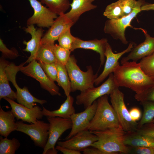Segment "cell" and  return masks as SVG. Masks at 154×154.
<instances>
[{"label":"cell","instance_id":"cell-36","mask_svg":"<svg viewBox=\"0 0 154 154\" xmlns=\"http://www.w3.org/2000/svg\"><path fill=\"white\" fill-rule=\"evenodd\" d=\"M135 99L140 102L149 101L154 102V86L143 92L139 94H135Z\"/></svg>","mask_w":154,"mask_h":154},{"label":"cell","instance_id":"cell-3","mask_svg":"<svg viewBox=\"0 0 154 154\" xmlns=\"http://www.w3.org/2000/svg\"><path fill=\"white\" fill-rule=\"evenodd\" d=\"M97 102L96 112L87 129L90 131H102L121 126L112 106L109 102L108 95L98 98Z\"/></svg>","mask_w":154,"mask_h":154},{"label":"cell","instance_id":"cell-1","mask_svg":"<svg viewBox=\"0 0 154 154\" xmlns=\"http://www.w3.org/2000/svg\"><path fill=\"white\" fill-rule=\"evenodd\" d=\"M122 65L118 66L113 73L119 87L129 88L138 94L154 86V78L144 73L139 63L128 61Z\"/></svg>","mask_w":154,"mask_h":154},{"label":"cell","instance_id":"cell-9","mask_svg":"<svg viewBox=\"0 0 154 154\" xmlns=\"http://www.w3.org/2000/svg\"><path fill=\"white\" fill-rule=\"evenodd\" d=\"M24 65L20 68L21 72L38 81L41 88L51 95L61 96L59 87L48 77L36 60H33L26 66Z\"/></svg>","mask_w":154,"mask_h":154},{"label":"cell","instance_id":"cell-39","mask_svg":"<svg viewBox=\"0 0 154 154\" xmlns=\"http://www.w3.org/2000/svg\"><path fill=\"white\" fill-rule=\"evenodd\" d=\"M136 131L141 134L154 138V123L152 122L145 124Z\"/></svg>","mask_w":154,"mask_h":154},{"label":"cell","instance_id":"cell-31","mask_svg":"<svg viewBox=\"0 0 154 154\" xmlns=\"http://www.w3.org/2000/svg\"><path fill=\"white\" fill-rule=\"evenodd\" d=\"M139 63L141 70L144 73L154 78V52L142 58Z\"/></svg>","mask_w":154,"mask_h":154},{"label":"cell","instance_id":"cell-4","mask_svg":"<svg viewBox=\"0 0 154 154\" xmlns=\"http://www.w3.org/2000/svg\"><path fill=\"white\" fill-rule=\"evenodd\" d=\"M70 79L71 92L76 90L83 92L94 87L97 73L94 74L93 68L91 65L86 67L87 70L83 72L80 70L77 64V61L73 55L70 56L65 65Z\"/></svg>","mask_w":154,"mask_h":154},{"label":"cell","instance_id":"cell-21","mask_svg":"<svg viewBox=\"0 0 154 154\" xmlns=\"http://www.w3.org/2000/svg\"><path fill=\"white\" fill-rule=\"evenodd\" d=\"M9 62L1 57L0 59V100L7 97L13 100H16V92L11 89L6 72V68Z\"/></svg>","mask_w":154,"mask_h":154},{"label":"cell","instance_id":"cell-6","mask_svg":"<svg viewBox=\"0 0 154 154\" xmlns=\"http://www.w3.org/2000/svg\"><path fill=\"white\" fill-rule=\"evenodd\" d=\"M110 101L120 125L126 132L135 131L138 123L131 118L124 101V94L117 88L110 95Z\"/></svg>","mask_w":154,"mask_h":154},{"label":"cell","instance_id":"cell-23","mask_svg":"<svg viewBox=\"0 0 154 154\" xmlns=\"http://www.w3.org/2000/svg\"><path fill=\"white\" fill-rule=\"evenodd\" d=\"M125 145L128 146H145L154 148V138L135 131L126 132L124 138Z\"/></svg>","mask_w":154,"mask_h":154},{"label":"cell","instance_id":"cell-22","mask_svg":"<svg viewBox=\"0 0 154 154\" xmlns=\"http://www.w3.org/2000/svg\"><path fill=\"white\" fill-rule=\"evenodd\" d=\"M74 99L70 95L67 97L64 102L60 105L59 109L51 111L44 107L42 108L44 116L51 117H59L66 119L70 118L71 116L75 113V109L73 106Z\"/></svg>","mask_w":154,"mask_h":154},{"label":"cell","instance_id":"cell-12","mask_svg":"<svg viewBox=\"0 0 154 154\" xmlns=\"http://www.w3.org/2000/svg\"><path fill=\"white\" fill-rule=\"evenodd\" d=\"M135 43L131 41L129 44L126 49L117 53H114L112 47L108 42L105 53L106 60L104 70L102 73L96 78L94 84L97 86L102 82L109 74L113 73L116 68L120 65L118 60L125 53L130 52Z\"/></svg>","mask_w":154,"mask_h":154},{"label":"cell","instance_id":"cell-26","mask_svg":"<svg viewBox=\"0 0 154 154\" xmlns=\"http://www.w3.org/2000/svg\"><path fill=\"white\" fill-rule=\"evenodd\" d=\"M54 44V43H52L42 44L35 60L46 63L56 62V60L53 50Z\"/></svg>","mask_w":154,"mask_h":154},{"label":"cell","instance_id":"cell-27","mask_svg":"<svg viewBox=\"0 0 154 154\" xmlns=\"http://www.w3.org/2000/svg\"><path fill=\"white\" fill-rule=\"evenodd\" d=\"M21 144L15 138L11 139L7 137H0V154H15L19 149Z\"/></svg>","mask_w":154,"mask_h":154},{"label":"cell","instance_id":"cell-2","mask_svg":"<svg viewBox=\"0 0 154 154\" xmlns=\"http://www.w3.org/2000/svg\"><path fill=\"white\" fill-rule=\"evenodd\" d=\"M90 131L97 136L98 139L91 146L99 149L104 154H129V147L124 142L126 132L121 126Z\"/></svg>","mask_w":154,"mask_h":154},{"label":"cell","instance_id":"cell-34","mask_svg":"<svg viewBox=\"0 0 154 154\" xmlns=\"http://www.w3.org/2000/svg\"><path fill=\"white\" fill-rule=\"evenodd\" d=\"M48 77L52 81H56L57 70L56 62L46 63L38 61Z\"/></svg>","mask_w":154,"mask_h":154},{"label":"cell","instance_id":"cell-32","mask_svg":"<svg viewBox=\"0 0 154 154\" xmlns=\"http://www.w3.org/2000/svg\"><path fill=\"white\" fill-rule=\"evenodd\" d=\"M54 52L56 61L65 66L70 57L71 51L59 44H54Z\"/></svg>","mask_w":154,"mask_h":154},{"label":"cell","instance_id":"cell-29","mask_svg":"<svg viewBox=\"0 0 154 154\" xmlns=\"http://www.w3.org/2000/svg\"><path fill=\"white\" fill-rule=\"evenodd\" d=\"M140 102L143 112L140 121L138 123L137 129L145 124L151 122L154 118V102L145 101Z\"/></svg>","mask_w":154,"mask_h":154},{"label":"cell","instance_id":"cell-30","mask_svg":"<svg viewBox=\"0 0 154 154\" xmlns=\"http://www.w3.org/2000/svg\"><path fill=\"white\" fill-rule=\"evenodd\" d=\"M103 15L111 20H117L125 16L118 1L108 5Z\"/></svg>","mask_w":154,"mask_h":154},{"label":"cell","instance_id":"cell-17","mask_svg":"<svg viewBox=\"0 0 154 154\" xmlns=\"http://www.w3.org/2000/svg\"><path fill=\"white\" fill-rule=\"evenodd\" d=\"M74 24L66 17L65 13L60 15L43 36L41 40L42 44L46 43H54V42L58 40L62 33L67 29L71 28Z\"/></svg>","mask_w":154,"mask_h":154},{"label":"cell","instance_id":"cell-20","mask_svg":"<svg viewBox=\"0 0 154 154\" xmlns=\"http://www.w3.org/2000/svg\"><path fill=\"white\" fill-rule=\"evenodd\" d=\"M94 0H72L70 4V10L65 13L66 17L74 24L78 19L80 15L84 12L94 9L96 5L92 3Z\"/></svg>","mask_w":154,"mask_h":154},{"label":"cell","instance_id":"cell-11","mask_svg":"<svg viewBox=\"0 0 154 154\" xmlns=\"http://www.w3.org/2000/svg\"><path fill=\"white\" fill-rule=\"evenodd\" d=\"M49 124L48 137L47 143L43 149L42 154H45L50 149H54L60 137L66 131L71 129L72 123L70 118L47 116Z\"/></svg>","mask_w":154,"mask_h":154},{"label":"cell","instance_id":"cell-13","mask_svg":"<svg viewBox=\"0 0 154 154\" xmlns=\"http://www.w3.org/2000/svg\"><path fill=\"white\" fill-rule=\"evenodd\" d=\"M97 105V100H96L84 111L75 113L71 116L70 119L72 122V127L65 140L70 138L80 131L87 129V127L94 115Z\"/></svg>","mask_w":154,"mask_h":154},{"label":"cell","instance_id":"cell-18","mask_svg":"<svg viewBox=\"0 0 154 154\" xmlns=\"http://www.w3.org/2000/svg\"><path fill=\"white\" fill-rule=\"evenodd\" d=\"M25 31L31 35V39L28 41L24 40L23 43L26 45L25 48L23 50L30 53V55L25 62L29 63L36 59L38 52L42 45L41 40L43 36L44 30L41 27L37 29L34 25H28Z\"/></svg>","mask_w":154,"mask_h":154},{"label":"cell","instance_id":"cell-14","mask_svg":"<svg viewBox=\"0 0 154 154\" xmlns=\"http://www.w3.org/2000/svg\"><path fill=\"white\" fill-rule=\"evenodd\" d=\"M3 99L10 104L17 120L21 119L23 122L34 123L37 120L42 119L44 116L42 109L38 106L36 105L32 108H29L8 98L5 97Z\"/></svg>","mask_w":154,"mask_h":154},{"label":"cell","instance_id":"cell-16","mask_svg":"<svg viewBox=\"0 0 154 154\" xmlns=\"http://www.w3.org/2000/svg\"><path fill=\"white\" fill-rule=\"evenodd\" d=\"M97 136L88 129L80 131L64 141L57 142L58 145L74 150L83 151L98 140Z\"/></svg>","mask_w":154,"mask_h":154},{"label":"cell","instance_id":"cell-43","mask_svg":"<svg viewBox=\"0 0 154 154\" xmlns=\"http://www.w3.org/2000/svg\"><path fill=\"white\" fill-rule=\"evenodd\" d=\"M141 11L154 10V3H146L141 8Z\"/></svg>","mask_w":154,"mask_h":154},{"label":"cell","instance_id":"cell-8","mask_svg":"<svg viewBox=\"0 0 154 154\" xmlns=\"http://www.w3.org/2000/svg\"><path fill=\"white\" fill-rule=\"evenodd\" d=\"M16 131L28 135L35 145L44 149L48 141L49 124L43 121L37 120L34 123L27 124L22 121L16 122Z\"/></svg>","mask_w":154,"mask_h":154},{"label":"cell","instance_id":"cell-35","mask_svg":"<svg viewBox=\"0 0 154 154\" xmlns=\"http://www.w3.org/2000/svg\"><path fill=\"white\" fill-rule=\"evenodd\" d=\"M0 51L1 52L2 57L5 58L13 59L19 56L18 51L15 48L12 47L10 49H8L1 38L0 39Z\"/></svg>","mask_w":154,"mask_h":154},{"label":"cell","instance_id":"cell-19","mask_svg":"<svg viewBox=\"0 0 154 154\" xmlns=\"http://www.w3.org/2000/svg\"><path fill=\"white\" fill-rule=\"evenodd\" d=\"M108 42L106 38L84 40L76 37L70 51L72 52L78 48L93 50L99 54L101 66L104 64L105 60V53Z\"/></svg>","mask_w":154,"mask_h":154},{"label":"cell","instance_id":"cell-38","mask_svg":"<svg viewBox=\"0 0 154 154\" xmlns=\"http://www.w3.org/2000/svg\"><path fill=\"white\" fill-rule=\"evenodd\" d=\"M129 147V154H154V148L145 146Z\"/></svg>","mask_w":154,"mask_h":154},{"label":"cell","instance_id":"cell-37","mask_svg":"<svg viewBox=\"0 0 154 154\" xmlns=\"http://www.w3.org/2000/svg\"><path fill=\"white\" fill-rule=\"evenodd\" d=\"M119 4L125 16L127 15L133 11L136 0H118Z\"/></svg>","mask_w":154,"mask_h":154},{"label":"cell","instance_id":"cell-25","mask_svg":"<svg viewBox=\"0 0 154 154\" xmlns=\"http://www.w3.org/2000/svg\"><path fill=\"white\" fill-rule=\"evenodd\" d=\"M57 74L56 81L58 85L63 90L66 97L69 96L71 92L70 83L65 66L56 61V62Z\"/></svg>","mask_w":154,"mask_h":154},{"label":"cell","instance_id":"cell-5","mask_svg":"<svg viewBox=\"0 0 154 154\" xmlns=\"http://www.w3.org/2000/svg\"><path fill=\"white\" fill-rule=\"evenodd\" d=\"M146 3L145 0H137L133 11L129 15L117 20H107L105 23L104 32L110 34L113 39L119 40L123 44H127L128 42L125 37L126 29L128 27L133 28L131 25V21L141 11V7Z\"/></svg>","mask_w":154,"mask_h":154},{"label":"cell","instance_id":"cell-15","mask_svg":"<svg viewBox=\"0 0 154 154\" xmlns=\"http://www.w3.org/2000/svg\"><path fill=\"white\" fill-rule=\"evenodd\" d=\"M135 29L142 31L145 36V40L139 44H135L133 46L127 56L121 59V64L131 60L137 62L139 60L154 52V37L151 36L147 31L143 29Z\"/></svg>","mask_w":154,"mask_h":154},{"label":"cell","instance_id":"cell-42","mask_svg":"<svg viewBox=\"0 0 154 154\" xmlns=\"http://www.w3.org/2000/svg\"><path fill=\"white\" fill-rule=\"evenodd\" d=\"M85 149L82 151L84 154H104V153L99 149L91 146Z\"/></svg>","mask_w":154,"mask_h":154},{"label":"cell","instance_id":"cell-41","mask_svg":"<svg viewBox=\"0 0 154 154\" xmlns=\"http://www.w3.org/2000/svg\"><path fill=\"white\" fill-rule=\"evenodd\" d=\"M56 148L64 154H81L80 151H76L65 147L56 145Z\"/></svg>","mask_w":154,"mask_h":154},{"label":"cell","instance_id":"cell-28","mask_svg":"<svg viewBox=\"0 0 154 154\" xmlns=\"http://www.w3.org/2000/svg\"><path fill=\"white\" fill-rule=\"evenodd\" d=\"M51 11L57 15L64 13L69 9L70 4L69 0H40Z\"/></svg>","mask_w":154,"mask_h":154},{"label":"cell","instance_id":"cell-44","mask_svg":"<svg viewBox=\"0 0 154 154\" xmlns=\"http://www.w3.org/2000/svg\"><path fill=\"white\" fill-rule=\"evenodd\" d=\"M58 152V150L56 148L54 149H50L46 151L45 154H57Z\"/></svg>","mask_w":154,"mask_h":154},{"label":"cell","instance_id":"cell-40","mask_svg":"<svg viewBox=\"0 0 154 154\" xmlns=\"http://www.w3.org/2000/svg\"><path fill=\"white\" fill-rule=\"evenodd\" d=\"M129 112L131 118L135 121L137 122L141 118V111L137 108L134 107L132 108Z\"/></svg>","mask_w":154,"mask_h":154},{"label":"cell","instance_id":"cell-33","mask_svg":"<svg viewBox=\"0 0 154 154\" xmlns=\"http://www.w3.org/2000/svg\"><path fill=\"white\" fill-rule=\"evenodd\" d=\"M70 28H68L63 31L58 40L59 45L70 50L76 38V37L71 34Z\"/></svg>","mask_w":154,"mask_h":154},{"label":"cell","instance_id":"cell-24","mask_svg":"<svg viewBox=\"0 0 154 154\" xmlns=\"http://www.w3.org/2000/svg\"><path fill=\"white\" fill-rule=\"evenodd\" d=\"M15 118L12 110L5 111L0 108V135L7 137L12 132L16 131Z\"/></svg>","mask_w":154,"mask_h":154},{"label":"cell","instance_id":"cell-7","mask_svg":"<svg viewBox=\"0 0 154 154\" xmlns=\"http://www.w3.org/2000/svg\"><path fill=\"white\" fill-rule=\"evenodd\" d=\"M108 79L101 85L89 88L76 97V104L83 105L85 109L97 99L105 95H110L116 88L119 87L116 84L113 73L110 74Z\"/></svg>","mask_w":154,"mask_h":154},{"label":"cell","instance_id":"cell-45","mask_svg":"<svg viewBox=\"0 0 154 154\" xmlns=\"http://www.w3.org/2000/svg\"><path fill=\"white\" fill-rule=\"evenodd\" d=\"M152 122L153 123H154V118L153 119V120H152Z\"/></svg>","mask_w":154,"mask_h":154},{"label":"cell","instance_id":"cell-10","mask_svg":"<svg viewBox=\"0 0 154 154\" xmlns=\"http://www.w3.org/2000/svg\"><path fill=\"white\" fill-rule=\"evenodd\" d=\"M34 11L27 21V25L36 24L41 28H50L57 18V14L37 0H28Z\"/></svg>","mask_w":154,"mask_h":154}]
</instances>
